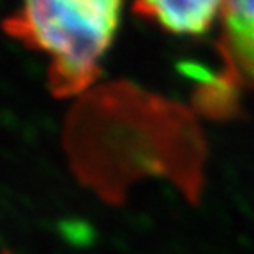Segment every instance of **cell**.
Instances as JSON below:
<instances>
[{
  "mask_svg": "<svg viewBox=\"0 0 254 254\" xmlns=\"http://www.w3.org/2000/svg\"><path fill=\"white\" fill-rule=\"evenodd\" d=\"M120 2L37 0L4 20V30L25 46L52 57L48 83L53 95L78 94L99 74V60L120 21Z\"/></svg>",
  "mask_w": 254,
  "mask_h": 254,
  "instance_id": "obj_1",
  "label": "cell"
},
{
  "mask_svg": "<svg viewBox=\"0 0 254 254\" xmlns=\"http://www.w3.org/2000/svg\"><path fill=\"white\" fill-rule=\"evenodd\" d=\"M136 11L150 18L159 27L173 34L198 36L210 28L214 20L222 12L219 2H143L136 5Z\"/></svg>",
  "mask_w": 254,
  "mask_h": 254,
  "instance_id": "obj_2",
  "label": "cell"
},
{
  "mask_svg": "<svg viewBox=\"0 0 254 254\" xmlns=\"http://www.w3.org/2000/svg\"><path fill=\"white\" fill-rule=\"evenodd\" d=\"M226 53L240 71L254 79V2L222 4Z\"/></svg>",
  "mask_w": 254,
  "mask_h": 254,
  "instance_id": "obj_3",
  "label": "cell"
}]
</instances>
